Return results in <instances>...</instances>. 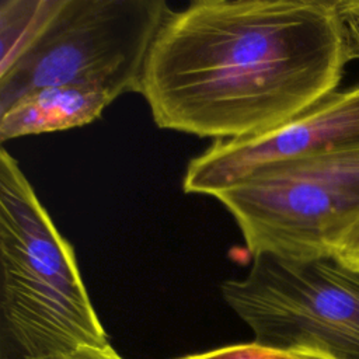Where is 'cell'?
Wrapping results in <instances>:
<instances>
[{
	"instance_id": "1",
	"label": "cell",
	"mask_w": 359,
	"mask_h": 359,
	"mask_svg": "<svg viewBox=\"0 0 359 359\" xmlns=\"http://www.w3.org/2000/svg\"><path fill=\"white\" fill-rule=\"evenodd\" d=\"M356 57L339 0H198L165 17L140 94L161 129L243 139L335 93Z\"/></svg>"
},
{
	"instance_id": "12",
	"label": "cell",
	"mask_w": 359,
	"mask_h": 359,
	"mask_svg": "<svg viewBox=\"0 0 359 359\" xmlns=\"http://www.w3.org/2000/svg\"><path fill=\"white\" fill-rule=\"evenodd\" d=\"M341 4L344 8L359 14V0H341Z\"/></svg>"
},
{
	"instance_id": "7",
	"label": "cell",
	"mask_w": 359,
	"mask_h": 359,
	"mask_svg": "<svg viewBox=\"0 0 359 359\" xmlns=\"http://www.w3.org/2000/svg\"><path fill=\"white\" fill-rule=\"evenodd\" d=\"M114 101L107 93L87 87L62 86L35 90L0 112V140L91 123Z\"/></svg>"
},
{
	"instance_id": "3",
	"label": "cell",
	"mask_w": 359,
	"mask_h": 359,
	"mask_svg": "<svg viewBox=\"0 0 359 359\" xmlns=\"http://www.w3.org/2000/svg\"><path fill=\"white\" fill-rule=\"evenodd\" d=\"M170 11L163 0H49L31 39L0 66V112L48 87H87L114 100L140 93L149 50Z\"/></svg>"
},
{
	"instance_id": "4",
	"label": "cell",
	"mask_w": 359,
	"mask_h": 359,
	"mask_svg": "<svg viewBox=\"0 0 359 359\" xmlns=\"http://www.w3.org/2000/svg\"><path fill=\"white\" fill-rule=\"evenodd\" d=\"M215 198L237 223L251 257H334L359 220V147L266 168Z\"/></svg>"
},
{
	"instance_id": "13",
	"label": "cell",
	"mask_w": 359,
	"mask_h": 359,
	"mask_svg": "<svg viewBox=\"0 0 359 359\" xmlns=\"http://www.w3.org/2000/svg\"><path fill=\"white\" fill-rule=\"evenodd\" d=\"M307 359H328V358H324V356H317V355H309Z\"/></svg>"
},
{
	"instance_id": "8",
	"label": "cell",
	"mask_w": 359,
	"mask_h": 359,
	"mask_svg": "<svg viewBox=\"0 0 359 359\" xmlns=\"http://www.w3.org/2000/svg\"><path fill=\"white\" fill-rule=\"evenodd\" d=\"M306 353H285L259 346L255 342L234 344L178 359H307Z\"/></svg>"
},
{
	"instance_id": "10",
	"label": "cell",
	"mask_w": 359,
	"mask_h": 359,
	"mask_svg": "<svg viewBox=\"0 0 359 359\" xmlns=\"http://www.w3.org/2000/svg\"><path fill=\"white\" fill-rule=\"evenodd\" d=\"M53 359H123L119 356L112 346L105 349H95V348H83L70 355L53 358Z\"/></svg>"
},
{
	"instance_id": "9",
	"label": "cell",
	"mask_w": 359,
	"mask_h": 359,
	"mask_svg": "<svg viewBox=\"0 0 359 359\" xmlns=\"http://www.w3.org/2000/svg\"><path fill=\"white\" fill-rule=\"evenodd\" d=\"M334 257L345 266L359 271V220L339 240Z\"/></svg>"
},
{
	"instance_id": "11",
	"label": "cell",
	"mask_w": 359,
	"mask_h": 359,
	"mask_svg": "<svg viewBox=\"0 0 359 359\" xmlns=\"http://www.w3.org/2000/svg\"><path fill=\"white\" fill-rule=\"evenodd\" d=\"M339 3H341V0H339ZM341 10H342V14H344V17H345V20H346L351 38H352V41H353L356 53H358V56H359V14H358V13H353V11H351V10L344 8L342 4H341Z\"/></svg>"
},
{
	"instance_id": "6",
	"label": "cell",
	"mask_w": 359,
	"mask_h": 359,
	"mask_svg": "<svg viewBox=\"0 0 359 359\" xmlns=\"http://www.w3.org/2000/svg\"><path fill=\"white\" fill-rule=\"evenodd\" d=\"M359 147V84L272 130L243 139L215 140L185 170V194L216 196L266 168L338 150Z\"/></svg>"
},
{
	"instance_id": "2",
	"label": "cell",
	"mask_w": 359,
	"mask_h": 359,
	"mask_svg": "<svg viewBox=\"0 0 359 359\" xmlns=\"http://www.w3.org/2000/svg\"><path fill=\"white\" fill-rule=\"evenodd\" d=\"M0 311L21 359L111 344L60 234L18 161L0 151Z\"/></svg>"
},
{
	"instance_id": "5",
	"label": "cell",
	"mask_w": 359,
	"mask_h": 359,
	"mask_svg": "<svg viewBox=\"0 0 359 359\" xmlns=\"http://www.w3.org/2000/svg\"><path fill=\"white\" fill-rule=\"evenodd\" d=\"M220 289L259 346L359 359V271L335 257L257 255L245 276L229 279Z\"/></svg>"
}]
</instances>
